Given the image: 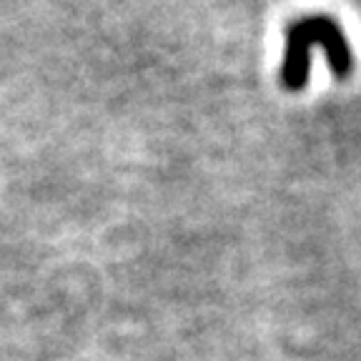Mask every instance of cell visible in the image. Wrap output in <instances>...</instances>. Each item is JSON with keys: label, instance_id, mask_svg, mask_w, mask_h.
Segmentation results:
<instances>
[{"label": "cell", "instance_id": "1", "mask_svg": "<svg viewBox=\"0 0 361 361\" xmlns=\"http://www.w3.org/2000/svg\"><path fill=\"white\" fill-rule=\"evenodd\" d=\"M314 45H322L326 51L331 73L338 80L351 75L354 56H351L349 40L334 18L329 16H304L286 25V53L281 63V83L286 90L296 93L309 83V53Z\"/></svg>", "mask_w": 361, "mask_h": 361}]
</instances>
